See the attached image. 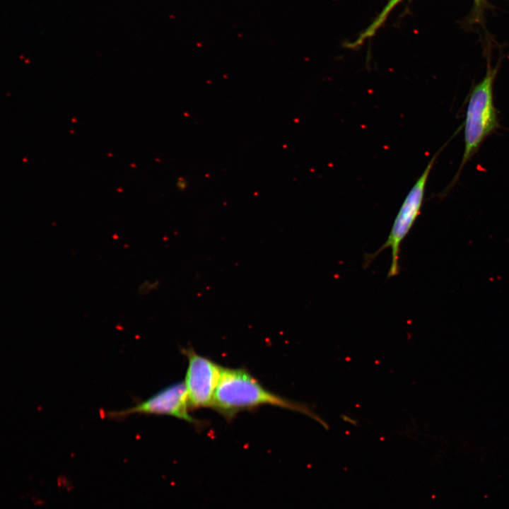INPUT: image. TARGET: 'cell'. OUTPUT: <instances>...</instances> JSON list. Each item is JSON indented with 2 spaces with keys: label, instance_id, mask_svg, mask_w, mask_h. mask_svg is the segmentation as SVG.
Here are the masks:
<instances>
[{
  "label": "cell",
  "instance_id": "5b68a950",
  "mask_svg": "<svg viewBox=\"0 0 509 509\" xmlns=\"http://www.w3.org/2000/svg\"><path fill=\"white\" fill-rule=\"evenodd\" d=\"M182 352L188 361L185 383L191 409L211 408L223 366L190 346Z\"/></svg>",
  "mask_w": 509,
  "mask_h": 509
},
{
  "label": "cell",
  "instance_id": "6da1fadb",
  "mask_svg": "<svg viewBox=\"0 0 509 509\" xmlns=\"http://www.w3.org/2000/svg\"><path fill=\"white\" fill-rule=\"evenodd\" d=\"M262 405L276 406L300 412L327 428L326 423L306 404L269 391L247 369L222 367L211 409L226 419L232 420L242 411L254 410Z\"/></svg>",
  "mask_w": 509,
  "mask_h": 509
},
{
  "label": "cell",
  "instance_id": "3957f363",
  "mask_svg": "<svg viewBox=\"0 0 509 509\" xmlns=\"http://www.w3.org/2000/svg\"><path fill=\"white\" fill-rule=\"evenodd\" d=\"M443 147L444 146L433 155L422 174L409 192L394 219L387 240L375 252L365 255L364 267H368L381 252L390 247L392 258L387 278L395 276L399 274V259L401 243L409 233L416 219L420 214L427 180L435 162Z\"/></svg>",
  "mask_w": 509,
  "mask_h": 509
},
{
  "label": "cell",
  "instance_id": "277c9868",
  "mask_svg": "<svg viewBox=\"0 0 509 509\" xmlns=\"http://www.w3.org/2000/svg\"><path fill=\"white\" fill-rule=\"evenodd\" d=\"M191 407L185 382L180 381L163 388L147 399L119 411L106 413L111 419H122L131 414L167 415L184 420L199 428L204 422L190 414Z\"/></svg>",
  "mask_w": 509,
  "mask_h": 509
},
{
  "label": "cell",
  "instance_id": "8992f818",
  "mask_svg": "<svg viewBox=\"0 0 509 509\" xmlns=\"http://www.w3.org/2000/svg\"><path fill=\"white\" fill-rule=\"evenodd\" d=\"M402 0H389L373 21L352 42L348 43L350 48H356L364 41L373 37L383 25L393 8Z\"/></svg>",
  "mask_w": 509,
  "mask_h": 509
},
{
  "label": "cell",
  "instance_id": "52a82bcc",
  "mask_svg": "<svg viewBox=\"0 0 509 509\" xmlns=\"http://www.w3.org/2000/svg\"><path fill=\"white\" fill-rule=\"evenodd\" d=\"M488 0H474L472 17L474 21H480L482 13L488 5Z\"/></svg>",
  "mask_w": 509,
  "mask_h": 509
},
{
  "label": "cell",
  "instance_id": "7a4b0ae2",
  "mask_svg": "<svg viewBox=\"0 0 509 509\" xmlns=\"http://www.w3.org/2000/svg\"><path fill=\"white\" fill-rule=\"evenodd\" d=\"M484 78L472 89L464 122V149L460 165L447 188L458 180L465 165L477 153L484 141L499 127L493 100V84L499 66L492 67L488 62Z\"/></svg>",
  "mask_w": 509,
  "mask_h": 509
}]
</instances>
